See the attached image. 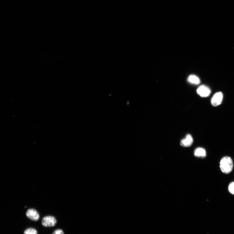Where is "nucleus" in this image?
<instances>
[{
    "label": "nucleus",
    "instance_id": "obj_1",
    "mask_svg": "<svg viewBox=\"0 0 234 234\" xmlns=\"http://www.w3.org/2000/svg\"><path fill=\"white\" fill-rule=\"evenodd\" d=\"M220 168L222 172L226 174H229L232 172L233 168L232 160L230 157L225 156L221 160Z\"/></svg>",
    "mask_w": 234,
    "mask_h": 234
},
{
    "label": "nucleus",
    "instance_id": "obj_2",
    "mask_svg": "<svg viewBox=\"0 0 234 234\" xmlns=\"http://www.w3.org/2000/svg\"><path fill=\"white\" fill-rule=\"evenodd\" d=\"M57 220L55 218L51 215H48L42 218V224L45 227H54L56 224Z\"/></svg>",
    "mask_w": 234,
    "mask_h": 234
},
{
    "label": "nucleus",
    "instance_id": "obj_3",
    "mask_svg": "<svg viewBox=\"0 0 234 234\" xmlns=\"http://www.w3.org/2000/svg\"><path fill=\"white\" fill-rule=\"evenodd\" d=\"M211 90L207 86L202 85L200 86L197 90V93L200 96L203 97H207L210 95Z\"/></svg>",
    "mask_w": 234,
    "mask_h": 234
},
{
    "label": "nucleus",
    "instance_id": "obj_4",
    "mask_svg": "<svg viewBox=\"0 0 234 234\" xmlns=\"http://www.w3.org/2000/svg\"><path fill=\"white\" fill-rule=\"evenodd\" d=\"M223 95L221 92H218L215 93L212 98L211 103L214 106L220 105L222 102Z\"/></svg>",
    "mask_w": 234,
    "mask_h": 234
},
{
    "label": "nucleus",
    "instance_id": "obj_5",
    "mask_svg": "<svg viewBox=\"0 0 234 234\" xmlns=\"http://www.w3.org/2000/svg\"><path fill=\"white\" fill-rule=\"evenodd\" d=\"M26 215L28 218L33 221H38L40 218L38 212L36 209L33 208L29 209L26 212Z\"/></svg>",
    "mask_w": 234,
    "mask_h": 234
},
{
    "label": "nucleus",
    "instance_id": "obj_6",
    "mask_svg": "<svg viewBox=\"0 0 234 234\" xmlns=\"http://www.w3.org/2000/svg\"><path fill=\"white\" fill-rule=\"evenodd\" d=\"M193 142V138L191 135L188 134L185 138L180 141L181 146L184 147H188L192 146Z\"/></svg>",
    "mask_w": 234,
    "mask_h": 234
},
{
    "label": "nucleus",
    "instance_id": "obj_7",
    "mask_svg": "<svg viewBox=\"0 0 234 234\" xmlns=\"http://www.w3.org/2000/svg\"><path fill=\"white\" fill-rule=\"evenodd\" d=\"M194 154L195 156L201 158H204L206 155L205 150L201 148H199L196 149Z\"/></svg>",
    "mask_w": 234,
    "mask_h": 234
},
{
    "label": "nucleus",
    "instance_id": "obj_8",
    "mask_svg": "<svg viewBox=\"0 0 234 234\" xmlns=\"http://www.w3.org/2000/svg\"><path fill=\"white\" fill-rule=\"evenodd\" d=\"M189 82L193 84L198 85L200 83V80L198 76L195 75L190 76L188 78Z\"/></svg>",
    "mask_w": 234,
    "mask_h": 234
},
{
    "label": "nucleus",
    "instance_id": "obj_9",
    "mask_svg": "<svg viewBox=\"0 0 234 234\" xmlns=\"http://www.w3.org/2000/svg\"><path fill=\"white\" fill-rule=\"evenodd\" d=\"M24 234H38L37 231L33 228H29L24 231Z\"/></svg>",
    "mask_w": 234,
    "mask_h": 234
},
{
    "label": "nucleus",
    "instance_id": "obj_10",
    "mask_svg": "<svg viewBox=\"0 0 234 234\" xmlns=\"http://www.w3.org/2000/svg\"><path fill=\"white\" fill-rule=\"evenodd\" d=\"M229 192L232 194L234 195V182L231 183L228 188Z\"/></svg>",
    "mask_w": 234,
    "mask_h": 234
},
{
    "label": "nucleus",
    "instance_id": "obj_11",
    "mask_svg": "<svg viewBox=\"0 0 234 234\" xmlns=\"http://www.w3.org/2000/svg\"><path fill=\"white\" fill-rule=\"evenodd\" d=\"M52 234H64L62 230L58 229L55 230Z\"/></svg>",
    "mask_w": 234,
    "mask_h": 234
}]
</instances>
